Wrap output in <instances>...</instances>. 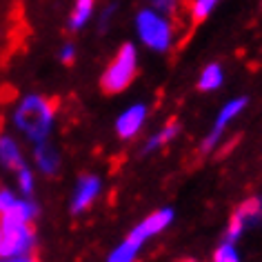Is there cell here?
Listing matches in <instances>:
<instances>
[{"mask_svg":"<svg viewBox=\"0 0 262 262\" xmlns=\"http://www.w3.org/2000/svg\"><path fill=\"white\" fill-rule=\"evenodd\" d=\"M16 127L23 131L31 142H45L51 134V124H54V107L47 98L42 96H27L18 104L14 114Z\"/></svg>","mask_w":262,"mask_h":262,"instance_id":"1","label":"cell"},{"mask_svg":"<svg viewBox=\"0 0 262 262\" xmlns=\"http://www.w3.org/2000/svg\"><path fill=\"white\" fill-rule=\"evenodd\" d=\"M138 71V51L131 42L118 49L116 58L109 62L107 71L100 78V87L104 94H120L131 84Z\"/></svg>","mask_w":262,"mask_h":262,"instance_id":"2","label":"cell"},{"mask_svg":"<svg viewBox=\"0 0 262 262\" xmlns=\"http://www.w3.org/2000/svg\"><path fill=\"white\" fill-rule=\"evenodd\" d=\"M136 31L140 40L154 51H167L173 42V29L165 14L156 9H140L136 16Z\"/></svg>","mask_w":262,"mask_h":262,"instance_id":"3","label":"cell"},{"mask_svg":"<svg viewBox=\"0 0 262 262\" xmlns=\"http://www.w3.org/2000/svg\"><path fill=\"white\" fill-rule=\"evenodd\" d=\"M36 245V235L29 225H18L9 229H0V258L25 255Z\"/></svg>","mask_w":262,"mask_h":262,"instance_id":"4","label":"cell"},{"mask_svg":"<svg viewBox=\"0 0 262 262\" xmlns=\"http://www.w3.org/2000/svg\"><path fill=\"white\" fill-rule=\"evenodd\" d=\"M171 222H173V211L171 209H160V211H154L151 215H147L140 225H136L134 229H131V233L127 235V238L131 242H136L138 247H142L149 238H154V235L165 231Z\"/></svg>","mask_w":262,"mask_h":262,"instance_id":"5","label":"cell"},{"mask_svg":"<svg viewBox=\"0 0 262 262\" xmlns=\"http://www.w3.org/2000/svg\"><path fill=\"white\" fill-rule=\"evenodd\" d=\"M247 107V98H235V100L231 102H227L225 107L220 109V114L218 118H215V124H213V129L209 131V136L205 138V142H202V154H209L211 149L218 145V140H220V136H222V131L227 129V124L233 120L235 116L240 114L242 109Z\"/></svg>","mask_w":262,"mask_h":262,"instance_id":"6","label":"cell"},{"mask_svg":"<svg viewBox=\"0 0 262 262\" xmlns=\"http://www.w3.org/2000/svg\"><path fill=\"white\" fill-rule=\"evenodd\" d=\"M147 120V107L145 104H131L127 111H122L116 120V134L122 140H131L142 129Z\"/></svg>","mask_w":262,"mask_h":262,"instance_id":"7","label":"cell"},{"mask_svg":"<svg viewBox=\"0 0 262 262\" xmlns=\"http://www.w3.org/2000/svg\"><path fill=\"white\" fill-rule=\"evenodd\" d=\"M100 187H102L100 178H96V176H82L76 187L74 198H71V213L87 211L94 205V200L98 198V193H100Z\"/></svg>","mask_w":262,"mask_h":262,"instance_id":"8","label":"cell"},{"mask_svg":"<svg viewBox=\"0 0 262 262\" xmlns=\"http://www.w3.org/2000/svg\"><path fill=\"white\" fill-rule=\"evenodd\" d=\"M34 156H36L38 169H40L42 173H47V176H54L58 171V167H60V158H58L56 149L51 145H47V142H38Z\"/></svg>","mask_w":262,"mask_h":262,"instance_id":"9","label":"cell"},{"mask_svg":"<svg viewBox=\"0 0 262 262\" xmlns=\"http://www.w3.org/2000/svg\"><path fill=\"white\" fill-rule=\"evenodd\" d=\"M0 162H3V167L11 169V171H18L20 167H25L20 147H18L11 138H7V136L0 138Z\"/></svg>","mask_w":262,"mask_h":262,"instance_id":"10","label":"cell"},{"mask_svg":"<svg viewBox=\"0 0 262 262\" xmlns=\"http://www.w3.org/2000/svg\"><path fill=\"white\" fill-rule=\"evenodd\" d=\"M235 215L245 222V229L255 227L262 220V198H249L235 209Z\"/></svg>","mask_w":262,"mask_h":262,"instance_id":"11","label":"cell"},{"mask_svg":"<svg viewBox=\"0 0 262 262\" xmlns=\"http://www.w3.org/2000/svg\"><path fill=\"white\" fill-rule=\"evenodd\" d=\"M222 80H225V74H222V67L220 64H207L205 69H202V74L198 78V89L200 91H213V89H218Z\"/></svg>","mask_w":262,"mask_h":262,"instance_id":"12","label":"cell"},{"mask_svg":"<svg viewBox=\"0 0 262 262\" xmlns=\"http://www.w3.org/2000/svg\"><path fill=\"white\" fill-rule=\"evenodd\" d=\"M91 14H94V0H76L74 11H71V18H69V27L74 31L82 29L89 23Z\"/></svg>","mask_w":262,"mask_h":262,"instance_id":"13","label":"cell"},{"mask_svg":"<svg viewBox=\"0 0 262 262\" xmlns=\"http://www.w3.org/2000/svg\"><path fill=\"white\" fill-rule=\"evenodd\" d=\"M140 247L136 242H131L129 238H124L120 245H118L114 251L109 253L107 262H136V255H138Z\"/></svg>","mask_w":262,"mask_h":262,"instance_id":"14","label":"cell"},{"mask_svg":"<svg viewBox=\"0 0 262 262\" xmlns=\"http://www.w3.org/2000/svg\"><path fill=\"white\" fill-rule=\"evenodd\" d=\"M178 131H180V127L176 122H169L165 129L162 131H158L156 136H151V140L145 145V154H151V151H156V149H160L162 145H167L169 140H173L176 136H178Z\"/></svg>","mask_w":262,"mask_h":262,"instance_id":"15","label":"cell"},{"mask_svg":"<svg viewBox=\"0 0 262 262\" xmlns=\"http://www.w3.org/2000/svg\"><path fill=\"white\" fill-rule=\"evenodd\" d=\"M215 5H218V0H193L191 3V20L202 23L215 9Z\"/></svg>","mask_w":262,"mask_h":262,"instance_id":"16","label":"cell"},{"mask_svg":"<svg viewBox=\"0 0 262 262\" xmlns=\"http://www.w3.org/2000/svg\"><path fill=\"white\" fill-rule=\"evenodd\" d=\"M213 262H240L233 242H227V240L222 242V245L215 249V253H213Z\"/></svg>","mask_w":262,"mask_h":262,"instance_id":"17","label":"cell"},{"mask_svg":"<svg viewBox=\"0 0 262 262\" xmlns=\"http://www.w3.org/2000/svg\"><path fill=\"white\" fill-rule=\"evenodd\" d=\"M18 187H20L23 193H31L34 191V176L27 167H20L18 169Z\"/></svg>","mask_w":262,"mask_h":262,"instance_id":"18","label":"cell"},{"mask_svg":"<svg viewBox=\"0 0 262 262\" xmlns=\"http://www.w3.org/2000/svg\"><path fill=\"white\" fill-rule=\"evenodd\" d=\"M149 5H151V9L160 11V14L171 16L176 7H178V0H149Z\"/></svg>","mask_w":262,"mask_h":262,"instance_id":"19","label":"cell"},{"mask_svg":"<svg viewBox=\"0 0 262 262\" xmlns=\"http://www.w3.org/2000/svg\"><path fill=\"white\" fill-rule=\"evenodd\" d=\"M18 198H14V193L11 191H0V215L3 213H7L11 207H14V202Z\"/></svg>","mask_w":262,"mask_h":262,"instance_id":"20","label":"cell"},{"mask_svg":"<svg viewBox=\"0 0 262 262\" xmlns=\"http://www.w3.org/2000/svg\"><path fill=\"white\" fill-rule=\"evenodd\" d=\"M74 54H76V49L71 47V45H64V47L60 49V60H62L64 64H69L71 60H74Z\"/></svg>","mask_w":262,"mask_h":262,"instance_id":"21","label":"cell"},{"mask_svg":"<svg viewBox=\"0 0 262 262\" xmlns=\"http://www.w3.org/2000/svg\"><path fill=\"white\" fill-rule=\"evenodd\" d=\"M0 262H38V258L25 253V255H14V258H0Z\"/></svg>","mask_w":262,"mask_h":262,"instance_id":"22","label":"cell"}]
</instances>
